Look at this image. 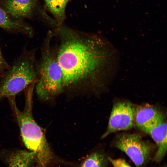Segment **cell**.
Here are the masks:
<instances>
[{
    "label": "cell",
    "mask_w": 167,
    "mask_h": 167,
    "mask_svg": "<svg viewBox=\"0 0 167 167\" xmlns=\"http://www.w3.org/2000/svg\"><path fill=\"white\" fill-rule=\"evenodd\" d=\"M55 47L66 89L94 90L101 84L104 59L101 40L61 25L57 27Z\"/></svg>",
    "instance_id": "obj_1"
},
{
    "label": "cell",
    "mask_w": 167,
    "mask_h": 167,
    "mask_svg": "<svg viewBox=\"0 0 167 167\" xmlns=\"http://www.w3.org/2000/svg\"><path fill=\"white\" fill-rule=\"evenodd\" d=\"M35 85L25 90L24 110L17 108L15 97L8 98L18 122L23 141L26 147L36 155V167H52L61 165L64 159L56 156L50 148L44 132L34 119L32 115V96Z\"/></svg>",
    "instance_id": "obj_2"
},
{
    "label": "cell",
    "mask_w": 167,
    "mask_h": 167,
    "mask_svg": "<svg viewBox=\"0 0 167 167\" xmlns=\"http://www.w3.org/2000/svg\"><path fill=\"white\" fill-rule=\"evenodd\" d=\"M53 35L48 34L40 48V57L36 62L38 80L36 92L41 99L46 100L63 92V76L55 47L52 45Z\"/></svg>",
    "instance_id": "obj_3"
},
{
    "label": "cell",
    "mask_w": 167,
    "mask_h": 167,
    "mask_svg": "<svg viewBox=\"0 0 167 167\" xmlns=\"http://www.w3.org/2000/svg\"><path fill=\"white\" fill-rule=\"evenodd\" d=\"M36 50L28 49L25 46L13 64L1 76L0 100L15 97L31 85L36 84Z\"/></svg>",
    "instance_id": "obj_4"
},
{
    "label": "cell",
    "mask_w": 167,
    "mask_h": 167,
    "mask_svg": "<svg viewBox=\"0 0 167 167\" xmlns=\"http://www.w3.org/2000/svg\"><path fill=\"white\" fill-rule=\"evenodd\" d=\"M114 146L124 152L136 167H145L154 154L153 146L136 134L121 135L116 139Z\"/></svg>",
    "instance_id": "obj_5"
},
{
    "label": "cell",
    "mask_w": 167,
    "mask_h": 167,
    "mask_svg": "<svg viewBox=\"0 0 167 167\" xmlns=\"http://www.w3.org/2000/svg\"><path fill=\"white\" fill-rule=\"evenodd\" d=\"M135 109L129 102L121 101L113 107L104 138L113 133L131 128L134 123Z\"/></svg>",
    "instance_id": "obj_6"
},
{
    "label": "cell",
    "mask_w": 167,
    "mask_h": 167,
    "mask_svg": "<svg viewBox=\"0 0 167 167\" xmlns=\"http://www.w3.org/2000/svg\"><path fill=\"white\" fill-rule=\"evenodd\" d=\"M164 119L162 112L155 106L147 105L135 109L134 123L139 129L144 132Z\"/></svg>",
    "instance_id": "obj_7"
},
{
    "label": "cell",
    "mask_w": 167,
    "mask_h": 167,
    "mask_svg": "<svg viewBox=\"0 0 167 167\" xmlns=\"http://www.w3.org/2000/svg\"><path fill=\"white\" fill-rule=\"evenodd\" d=\"M154 141L157 149L152 159L156 163H160L165 156L167 152V124L165 120L147 130Z\"/></svg>",
    "instance_id": "obj_8"
},
{
    "label": "cell",
    "mask_w": 167,
    "mask_h": 167,
    "mask_svg": "<svg viewBox=\"0 0 167 167\" xmlns=\"http://www.w3.org/2000/svg\"><path fill=\"white\" fill-rule=\"evenodd\" d=\"M0 28L8 32L22 34L32 38L34 32L32 28L23 22L13 20L0 6Z\"/></svg>",
    "instance_id": "obj_9"
},
{
    "label": "cell",
    "mask_w": 167,
    "mask_h": 167,
    "mask_svg": "<svg viewBox=\"0 0 167 167\" xmlns=\"http://www.w3.org/2000/svg\"><path fill=\"white\" fill-rule=\"evenodd\" d=\"M34 3V0H6L5 11L15 18L27 17L31 14Z\"/></svg>",
    "instance_id": "obj_10"
},
{
    "label": "cell",
    "mask_w": 167,
    "mask_h": 167,
    "mask_svg": "<svg viewBox=\"0 0 167 167\" xmlns=\"http://www.w3.org/2000/svg\"><path fill=\"white\" fill-rule=\"evenodd\" d=\"M36 156L34 152L18 150L11 152L6 158L9 167H31L36 162Z\"/></svg>",
    "instance_id": "obj_11"
},
{
    "label": "cell",
    "mask_w": 167,
    "mask_h": 167,
    "mask_svg": "<svg viewBox=\"0 0 167 167\" xmlns=\"http://www.w3.org/2000/svg\"><path fill=\"white\" fill-rule=\"evenodd\" d=\"M108 156L100 152H93L87 156L78 167H107L109 163Z\"/></svg>",
    "instance_id": "obj_12"
},
{
    "label": "cell",
    "mask_w": 167,
    "mask_h": 167,
    "mask_svg": "<svg viewBox=\"0 0 167 167\" xmlns=\"http://www.w3.org/2000/svg\"><path fill=\"white\" fill-rule=\"evenodd\" d=\"M49 10L60 22L63 20L65 16V6L60 0H45Z\"/></svg>",
    "instance_id": "obj_13"
},
{
    "label": "cell",
    "mask_w": 167,
    "mask_h": 167,
    "mask_svg": "<svg viewBox=\"0 0 167 167\" xmlns=\"http://www.w3.org/2000/svg\"><path fill=\"white\" fill-rule=\"evenodd\" d=\"M108 159L113 167H131L125 160L122 158L113 159L109 156Z\"/></svg>",
    "instance_id": "obj_14"
},
{
    "label": "cell",
    "mask_w": 167,
    "mask_h": 167,
    "mask_svg": "<svg viewBox=\"0 0 167 167\" xmlns=\"http://www.w3.org/2000/svg\"><path fill=\"white\" fill-rule=\"evenodd\" d=\"M10 66L3 55L0 46V76L2 75Z\"/></svg>",
    "instance_id": "obj_15"
},
{
    "label": "cell",
    "mask_w": 167,
    "mask_h": 167,
    "mask_svg": "<svg viewBox=\"0 0 167 167\" xmlns=\"http://www.w3.org/2000/svg\"><path fill=\"white\" fill-rule=\"evenodd\" d=\"M62 4L65 6L66 5L69 0H60Z\"/></svg>",
    "instance_id": "obj_16"
},
{
    "label": "cell",
    "mask_w": 167,
    "mask_h": 167,
    "mask_svg": "<svg viewBox=\"0 0 167 167\" xmlns=\"http://www.w3.org/2000/svg\"><path fill=\"white\" fill-rule=\"evenodd\" d=\"M159 167H167V166L166 165H164Z\"/></svg>",
    "instance_id": "obj_17"
}]
</instances>
